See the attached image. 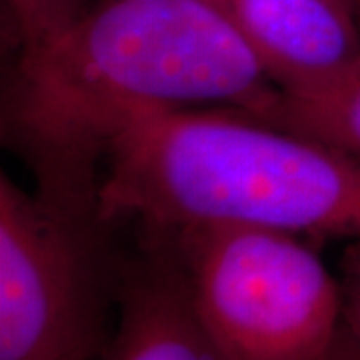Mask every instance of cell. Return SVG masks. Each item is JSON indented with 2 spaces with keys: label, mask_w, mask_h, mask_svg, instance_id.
<instances>
[{
  "label": "cell",
  "mask_w": 360,
  "mask_h": 360,
  "mask_svg": "<svg viewBox=\"0 0 360 360\" xmlns=\"http://www.w3.org/2000/svg\"><path fill=\"white\" fill-rule=\"evenodd\" d=\"M278 92L217 0H90L16 51L2 134L34 184L96 193L106 144L132 118L194 108L260 118Z\"/></svg>",
  "instance_id": "1"
},
{
  "label": "cell",
  "mask_w": 360,
  "mask_h": 360,
  "mask_svg": "<svg viewBox=\"0 0 360 360\" xmlns=\"http://www.w3.org/2000/svg\"><path fill=\"white\" fill-rule=\"evenodd\" d=\"M101 360H226L198 321L172 252L148 232L127 262L115 335Z\"/></svg>",
  "instance_id": "6"
},
{
  "label": "cell",
  "mask_w": 360,
  "mask_h": 360,
  "mask_svg": "<svg viewBox=\"0 0 360 360\" xmlns=\"http://www.w3.org/2000/svg\"><path fill=\"white\" fill-rule=\"evenodd\" d=\"M340 292L342 319L347 328L360 340V240H352L340 258Z\"/></svg>",
  "instance_id": "9"
},
{
  "label": "cell",
  "mask_w": 360,
  "mask_h": 360,
  "mask_svg": "<svg viewBox=\"0 0 360 360\" xmlns=\"http://www.w3.org/2000/svg\"><path fill=\"white\" fill-rule=\"evenodd\" d=\"M356 4H359V11H360V0H356Z\"/></svg>",
  "instance_id": "11"
},
{
  "label": "cell",
  "mask_w": 360,
  "mask_h": 360,
  "mask_svg": "<svg viewBox=\"0 0 360 360\" xmlns=\"http://www.w3.org/2000/svg\"><path fill=\"white\" fill-rule=\"evenodd\" d=\"M16 51L58 32L86 8L90 0H4Z\"/></svg>",
  "instance_id": "8"
},
{
  "label": "cell",
  "mask_w": 360,
  "mask_h": 360,
  "mask_svg": "<svg viewBox=\"0 0 360 360\" xmlns=\"http://www.w3.org/2000/svg\"><path fill=\"white\" fill-rule=\"evenodd\" d=\"M260 118L360 158V52L340 72L314 89L278 92Z\"/></svg>",
  "instance_id": "7"
},
{
  "label": "cell",
  "mask_w": 360,
  "mask_h": 360,
  "mask_svg": "<svg viewBox=\"0 0 360 360\" xmlns=\"http://www.w3.org/2000/svg\"><path fill=\"white\" fill-rule=\"evenodd\" d=\"M226 360H326L345 328L338 278L316 243L288 232L191 226L153 232Z\"/></svg>",
  "instance_id": "4"
},
{
  "label": "cell",
  "mask_w": 360,
  "mask_h": 360,
  "mask_svg": "<svg viewBox=\"0 0 360 360\" xmlns=\"http://www.w3.org/2000/svg\"><path fill=\"white\" fill-rule=\"evenodd\" d=\"M326 360H360V340L348 330L347 324Z\"/></svg>",
  "instance_id": "10"
},
{
  "label": "cell",
  "mask_w": 360,
  "mask_h": 360,
  "mask_svg": "<svg viewBox=\"0 0 360 360\" xmlns=\"http://www.w3.org/2000/svg\"><path fill=\"white\" fill-rule=\"evenodd\" d=\"M98 200L142 231L234 226L360 240V158L232 108L148 112L106 144Z\"/></svg>",
  "instance_id": "2"
},
{
  "label": "cell",
  "mask_w": 360,
  "mask_h": 360,
  "mask_svg": "<svg viewBox=\"0 0 360 360\" xmlns=\"http://www.w3.org/2000/svg\"><path fill=\"white\" fill-rule=\"evenodd\" d=\"M281 92L319 86L360 52L356 0H217Z\"/></svg>",
  "instance_id": "5"
},
{
  "label": "cell",
  "mask_w": 360,
  "mask_h": 360,
  "mask_svg": "<svg viewBox=\"0 0 360 360\" xmlns=\"http://www.w3.org/2000/svg\"><path fill=\"white\" fill-rule=\"evenodd\" d=\"M98 193L0 176V360H101L129 258Z\"/></svg>",
  "instance_id": "3"
}]
</instances>
